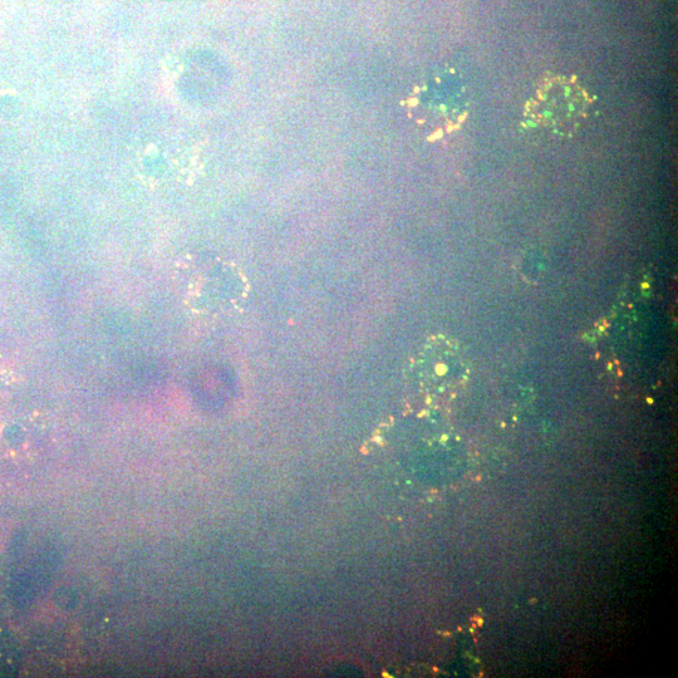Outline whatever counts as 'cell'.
Listing matches in <instances>:
<instances>
[{
    "instance_id": "1",
    "label": "cell",
    "mask_w": 678,
    "mask_h": 678,
    "mask_svg": "<svg viewBox=\"0 0 678 678\" xmlns=\"http://www.w3.org/2000/svg\"><path fill=\"white\" fill-rule=\"evenodd\" d=\"M586 92L572 81L554 78L544 83L530 105L537 124L557 132H572L586 116Z\"/></svg>"
},
{
    "instance_id": "2",
    "label": "cell",
    "mask_w": 678,
    "mask_h": 678,
    "mask_svg": "<svg viewBox=\"0 0 678 678\" xmlns=\"http://www.w3.org/2000/svg\"><path fill=\"white\" fill-rule=\"evenodd\" d=\"M18 662L17 648L7 636L0 633V676L16 670Z\"/></svg>"
}]
</instances>
